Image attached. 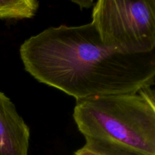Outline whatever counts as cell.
I'll return each mask as SVG.
<instances>
[{"mask_svg": "<svg viewBox=\"0 0 155 155\" xmlns=\"http://www.w3.org/2000/svg\"><path fill=\"white\" fill-rule=\"evenodd\" d=\"M26 71L76 100L136 93L154 84L155 52L127 54L103 43L95 26L61 25L21 45Z\"/></svg>", "mask_w": 155, "mask_h": 155, "instance_id": "6da1fadb", "label": "cell"}, {"mask_svg": "<svg viewBox=\"0 0 155 155\" xmlns=\"http://www.w3.org/2000/svg\"><path fill=\"white\" fill-rule=\"evenodd\" d=\"M74 119L85 139L155 155V104L151 87L136 93L77 100Z\"/></svg>", "mask_w": 155, "mask_h": 155, "instance_id": "7a4b0ae2", "label": "cell"}, {"mask_svg": "<svg viewBox=\"0 0 155 155\" xmlns=\"http://www.w3.org/2000/svg\"><path fill=\"white\" fill-rule=\"evenodd\" d=\"M91 23L103 43L118 52L155 51V0H99Z\"/></svg>", "mask_w": 155, "mask_h": 155, "instance_id": "3957f363", "label": "cell"}, {"mask_svg": "<svg viewBox=\"0 0 155 155\" xmlns=\"http://www.w3.org/2000/svg\"><path fill=\"white\" fill-rule=\"evenodd\" d=\"M30 130L10 99L0 92V155H28Z\"/></svg>", "mask_w": 155, "mask_h": 155, "instance_id": "277c9868", "label": "cell"}, {"mask_svg": "<svg viewBox=\"0 0 155 155\" xmlns=\"http://www.w3.org/2000/svg\"><path fill=\"white\" fill-rule=\"evenodd\" d=\"M38 8L39 2L35 0H0V19L30 18Z\"/></svg>", "mask_w": 155, "mask_h": 155, "instance_id": "5b68a950", "label": "cell"}, {"mask_svg": "<svg viewBox=\"0 0 155 155\" xmlns=\"http://www.w3.org/2000/svg\"><path fill=\"white\" fill-rule=\"evenodd\" d=\"M86 141L84 146L75 151L74 155H136L111 144L91 139Z\"/></svg>", "mask_w": 155, "mask_h": 155, "instance_id": "8992f818", "label": "cell"}, {"mask_svg": "<svg viewBox=\"0 0 155 155\" xmlns=\"http://www.w3.org/2000/svg\"><path fill=\"white\" fill-rule=\"evenodd\" d=\"M73 2L76 3V4L78 5L79 6H80V8H89L93 4V1H73Z\"/></svg>", "mask_w": 155, "mask_h": 155, "instance_id": "52a82bcc", "label": "cell"}]
</instances>
